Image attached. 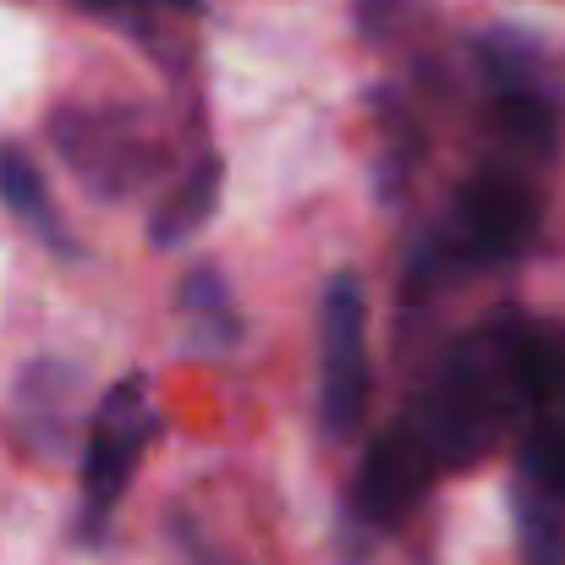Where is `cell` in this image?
<instances>
[{"label": "cell", "mask_w": 565, "mask_h": 565, "mask_svg": "<svg viewBox=\"0 0 565 565\" xmlns=\"http://www.w3.org/2000/svg\"><path fill=\"white\" fill-rule=\"evenodd\" d=\"M522 313H500L467 341L450 347L439 374L428 379L423 401L412 406V428L428 445L439 472H461L483 461L516 423H522V358H516Z\"/></svg>", "instance_id": "1"}, {"label": "cell", "mask_w": 565, "mask_h": 565, "mask_svg": "<svg viewBox=\"0 0 565 565\" xmlns=\"http://www.w3.org/2000/svg\"><path fill=\"white\" fill-rule=\"evenodd\" d=\"M544 220V198L527 182L522 166H489L478 171L467 188L456 192V209L445 220V231H434L417 258H412V291L428 286L439 291L445 280L467 275V269H489L505 258H522L539 236Z\"/></svg>", "instance_id": "2"}, {"label": "cell", "mask_w": 565, "mask_h": 565, "mask_svg": "<svg viewBox=\"0 0 565 565\" xmlns=\"http://www.w3.org/2000/svg\"><path fill=\"white\" fill-rule=\"evenodd\" d=\"M160 434V412L149 406V379L132 374L121 379L99 412H94V428H88V450H83V505H88V533L105 527V516L116 511V500L127 494L138 461H143V445Z\"/></svg>", "instance_id": "3"}, {"label": "cell", "mask_w": 565, "mask_h": 565, "mask_svg": "<svg viewBox=\"0 0 565 565\" xmlns=\"http://www.w3.org/2000/svg\"><path fill=\"white\" fill-rule=\"evenodd\" d=\"M369 297L358 275H335L319 308V412L330 434H352L369 412Z\"/></svg>", "instance_id": "4"}, {"label": "cell", "mask_w": 565, "mask_h": 565, "mask_svg": "<svg viewBox=\"0 0 565 565\" xmlns=\"http://www.w3.org/2000/svg\"><path fill=\"white\" fill-rule=\"evenodd\" d=\"M50 138H55V154L99 198H127L154 171L149 132L121 110H61L50 121Z\"/></svg>", "instance_id": "5"}, {"label": "cell", "mask_w": 565, "mask_h": 565, "mask_svg": "<svg viewBox=\"0 0 565 565\" xmlns=\"http://www.w3.org/2000/svg\"><path fill=\"white\" fill-rule=\"evenodd\" d=\"M439 478V467H434V456H428V445L417 439V428L401 417L390 434H379L374 450L363 456V472H358V511L369 516V522H401L417 500H423V489Z\"/></svg>", "instance_id": "6"}, {"label": "cell", "mask_w": 565, "mask_h": 565, "mask_svg": "<svg viewBox=\"0 0 565 565\" xmlns=\"http://www.w3.org/2000/svg\"><path fill=\"white\" fill-rule=\"evenodd\" d=\"M220 192H225V166L209 154V160H198L188 177L177 182V192L154 209L149 242H154V247H182V242H192V236L209 225V214L220 209Z\"/></svg>", "instance_id": "7"}, {"label": "cell", "mask_w": 565, "mask_h": 565, "mask_svg": "<svg viewBox=\"0 0 565 565\" xmlns=\"http://www.w3.org/2000/svg\"><path fill=\"white\" fill-rule=\"evenodd\" d=\"M0 203H6L22 225H33L50 247H61V253H66L61 214H55V203H50V188H44L39 166H33L17 143H0Z\"/></svg>", "instance_id": "8"}, {"label": "cell", "mask_w": 565, "mask_h": 565, "mask_svg": "<svg viewBox=\"0 0 565 565\" xmlns=\"http://www.w3.org/2000/svg\"><path fill=\"white\" fill-rule=\"evenodd\" d=\"M516 533L527 565H565V505L539 494L533 483H516Z\"/></svg>", "instance_id": "9"}, {"label": "cell", "mask_w": 565, "mask_h": 565, "mask_svg": "<svg viewBox=\"0 0 565 565\" xmlns=\"http://www.w3.org/2000/svg\"><path fill=\"white\" fill-rule=\"evenodd\" d=\"M88 11H110V6H182V11H192L198 0H83Z\"/></svg>", "instance_id": "10"}]
</instances>
